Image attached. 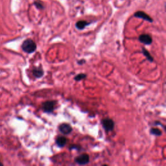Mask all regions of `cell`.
<instances>
[{
  "label": "cell",
  "mask_w": 166,
  "mask_h": 166,
  "mask_svg": "<svg viewBox=\"0 0 166 166\" xmlns=\"http://www.w3.org/2000/svg\"><path fill=\"white\" fill-rule=\"evenodd\" d=\"M76 149L77 150H79V147L78 146V145H72V146L70 147V149Z\"/></svg>",
  "instance_id": "obj_14"
},
{
  "label": "cell",
  "mask_w": 166,
  "mask_h": 166,
  "mask_svg": "<svg viewBox=\"0 0 166 166\" xmlns=\"http://www.w3.org/2000/svg\"><path fill=\"white\" fill-rule=\"evenodd\" d=\"M134 16L136 18L143 19L144 20H146V21H147V22H152V21H153L150 16L142 11L136 12L134 14Z\"/></svg>",
  "instance_id": "obj_7"
},
{
  "label": "cell",
  "mask_w": 166,
  "mask_h": 166,
  "mask_svg": "<svg viewBox=\"0 0 166 166\" xmlns=\"http://www.w3.org/2000/svg\"><path fill=\"white\" fill-rule=\"evenodd\" d=\"M86 77V74L80 73V74L77 75L74 77V79H75V81H80L82 79H85Z\"/></svg>",
  "instance_id": "obj_13"
},
{
  "label": "cell",
  "mask_w": 166,
  "mask_h": 166,
  "mask_svg": "<svg viewBox=\"0 0 166 166\" xmlns=\"http://www.w3.org/2000/svg\"><path fill=\"white\" fill-rule=\"evenodd\" d=\"M67 143V138L64 136H59L56 139V144L58 147H62Z\"/></svg>",
  "instance_id": "obj_9"
},
{
  "label": "cell",
  "mask_w": 166,
  "mask_h": 166,
  "mask_svg": "<svg viewBox=\"0 0 166 166\" xmlns=\"http://www.w3.org/2000/svg\"><path fill=\"white\" fill-rule=\"evenodd\" d=\"M102 126L106 131H112L114 128V122L112 119L106 118L102 120Z\"/></svg>",
  "instance_id": "obj_3"
},
{
  "label": "cell",
  "mask_w": 166,
  "mask_h": 166,
  "mask_svg": "<svg viewBox=\"0 0 166 166\" xmlns=\"http://www.w3.org/2000/svg\"><path fill=\"white\" fill-rule=\"evenodd\" d=\"M22 48L23 51L27 53H32L35 52L36 49V44L31 39H27L25 40L22 45Z\"/></svg>",
  "instance_id": "obj_1"
},
{
  "label": "cell",
  "mask_w": 166,
  "mask_h": 166,
  "mask_svg": "<svg viewBox=\"0 0 166 166\" xmlns=\"http://www.w3.org/2000/svg\"><path fill=\"white\" fill-rule=\"evenodd\" d=\"M89 24H90V23L86 22V21L81 20V21H78V22H77L76 23L75 26H76V27L78 29L82 30V29H85L87 26H88Z\"/></svg>",
  "instance_id": "obj_10"
},
{
  "label": "cell",
  "mask_w": 166,
  "mask_h": 166,
  "mask_svg": "<svg viewBox=\"0 0 166 166\" xmlns=\"http://www.w3.org/2000/svg\"><path fill=\"white\" fill-rule=\"evenodd\" d=\"M85 60H83V59L77 61V64H81H81H85Z\"/></svg>",
  "instance_id": "obj_15"
},
{
  "label": "cell",
  "mask_w": 166,
  "mask_h": 166,
  "mask_svg": "<svg viewBox=\"0 0 166 166\" xmlns=\"http://www.w3.org/2000/svg\"><path fill=\"white\" fill-rule=\"evenodd\" d=\"M59 130L62 134L67 135L71 133L73 131V128L68 123H62L59 126Z\"/></svg>",
  "instance_id": "obj_5"
},
{
  "label": "cell",
  "mask_w": 166,
  "mask_h": 166,
  "mask_svg": "<svg viewBox=\"0 0 166 166\" xmlns=\"http://www.w3.org/2000/svg\"><path fill=\"white\" fill-rule=\"evenodd\" d=\"M0 165H2V163H0Z\"/></svg>",
  "instance_id": "obj_16"
},
{
  "label": "cell",
  "mask_w": 166,
  "mask_h": 166,
  "mask_svg": "<svg viewBox=\"0 0 166 166\" xmlns=\"http://www.w3.org/2000/svg\"><path fill=\"white\" fill-rule=\"evenodd\" d=\"M138 40L141 43H143L145 45H150L152 44V42L151 36L148 34L141 35L139 36Z\"/></svg>",
  "instance_id": "obj_6"
},
{
  "label": "cell",
  "mask_w": 166,
  "mask_h": 166,
  "mask_svg": "<svg viewBox=\"0 0 166 166\" xmlns=\"http://www.w3.org/2000/svg\"><path fill=\"white\" fill-rule=\"evenodd\" d=\"M150 134L155 136H160L161 135V134H162V132H161V131H160V129H158V128H152L150 130Z\"/></svg>",
  "instance_id": "obj_12"
},
{
  "label": "cell",
  "mask_w": 166,
  "mask_h": 166,
  "mask_svg": "<svg viewBox=\"0 0 166 166\" xmlns=\"http://www.w3.org/2000/svg\"><path fill=\"white\" fill-rule=\"evenodd\" d=\"M142 53L149 61H150L151 62L154 61V59H153L151 54L149 53V52L145 48H142Z\"/></svg>",
  "instance_id": "obj_11"
},
{
  "label": "cell",
  "mask_w": 166,
  "mask_h": 166,
  "mask_svg": "<svg viewBox=\"0 0 166 166\" xmlns=\"http://www.w3.org/2000/svg\"><path fill=\"white\" fill-rule=\"evenodd\" d=\"M75 161L79 165H86L90 161V156L87 154H82L75 158Z\"/></svg>",
  "instance_id": "obj_4"
},
{
  "label": "cell",
  "mask_w": 166,
  "mask_h": 166,
  "mask_svg": "<svg viewBox=\"0 0 166 166\" xmlns=\"http://www.w3.org/2000/svg\"><path fill=\"white\" fill-rule=\"evenodd\" d=\"M57 104L55 101H47L42 104V110L45 113H52L55 110V107Z\"/></svg>",
  "instance_id": "obj_2"
},
{
  "label": "cell",
  "mask_w": 166,
  "mask_h": 166,
  "mask_svg": "<svg viewBox=\"0 0 166 166\" xmlns=\"http://www.w3.org/2000/svg\"><path fill=\"white\" fill-rule=\"evenodd\" d=\"M32 74L36 78H41L43 77L44 72L42 69V68L39 67V68H35L34 69L32 70Z\"/></svg>",
  "instance_id": "obj_8"
}]
</instances>
